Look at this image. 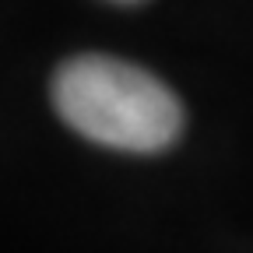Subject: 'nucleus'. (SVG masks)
Instances as JSON below:
<instances>
[{"mask_svg":"<svg viewBox=\"0 0 253 253\" xmlns=\"http://www.w3.org/2000/svg\"><path fill=\"white\" fill-rule=\"evenodd\" d=\"M53 106L81 137L134 155L166 151L183 130V106L169 84L102 53L60 63Z\"/></svg>","mask_w":253,"mask_h":253,"instance_id":"nucleus-1","label":"nucleus"},{"mask_svg":"<svg viewBox=\"0 0 253 253\" xmlns=\"http://www.w3.org/2000/svg\"><path fill=\"white\" fill-rule=\"evenodd\" d=\"M113 4H137V0H113Z\"/></svg>","mask_w":253,"mask_h":253,"instance_id":"nucleus-2","label":"nucleus"}]
</instances>
